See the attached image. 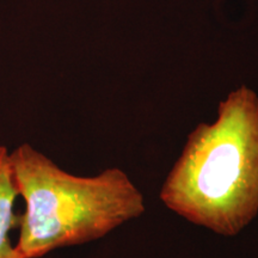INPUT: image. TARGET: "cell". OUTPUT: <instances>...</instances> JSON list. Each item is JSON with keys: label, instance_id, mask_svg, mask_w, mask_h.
<instances>
[{"label": "cell", "instance_id": "6da1fadb", "mask_svg": "<svg viewBox=\"0 0 258 258\" xmlns=\"http://www.w3.org/2000/svg\"><path fill=\"white\" fill-rule=\"evenodd\" d=\"M159 198L167 209L222 237L258 215V96L241 86L219 104L212 123L188 135Z\"/></svg>", "mask_w": 258, "mask_h": 258}, {"label": "cell", "instance_id": "7a4b0ae2", "mask_svg": "<svg viewBox=\"0 0 258 258\" xmlns=\"http://www.w3.org/2000/svg\"><path fill=\"white\" fill-rule=\"evenodd\" d=\"M10 156L25 203L16 244L22 258H41L98 240L146 209L143 192L118 167L77 176L29 144L19 145Z\"/></svg>", "mask_w": 258, "mask_h": 258}, {"label": "cell", "instance_id": "3957f363", "mask_svg": "<svg viewBox=\"0 0 258 258\" xmlns=\"http://www.w3.org/2000/svg\"><path fill=\"white\" fill-rule=\"evenodd\" d=\"M10 153L0 145V258H22L10 239L11 231L18 226L15 202L19 195Z\"/></svg>", "mask_w": 258, "mask_h": 258}]
</instances>
